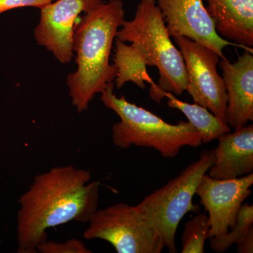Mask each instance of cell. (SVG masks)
I'll return each instance as SVG.
<instances>
[{
    "label": "cell",
    "mask_w": 253,
    "mask_h": 253,
    "mask_svg": "<svg viewBox=\"0 0 253 253\" xmlns=\"http://www.w3.org/2000/svg\"><path fill=\"white\" fill-rule=\"evenodd\" d=\"M114 83L101 93V100L107 109L112 110L121 121L112 127L115 146L123 149L132 145L151 148L164 158L176 157L185 146L198 148L203 144V136L188 121L178 124L166 123L162 118L144 108L129 102L124 96L114 94Z\"/></svg>",
    "instance_id": "obj_3"
},
{
    "label": "cell",
    "mask_w": 253,
    "mask_h": 253,
    "mask_svg": "<svg viewBox=\"0 0 253 253\" xmlns=\"http://www.w3.org/2000/svg\"><path fill=\"white\" fill-rule=\"evenodd\" d=\"M115 51L113 65L116 68V77L113 83L118 89L128 82L134 83L142 89H146V83L151 86L156 84L148 73L146 67L149 63L142 50L133 44L127 45L116 38Z\"/></svg>",
    "instance_id": "obj_14"
},
{
    "label": "cell",
    "mask_w": 253,
    "mask_h": 253,
    "mask_svg": "<svg viewBox=\"0 0 253 253\" xmlns=\"http://www.w3.org/2000/svg\"><path fill=\"white\" fill-rule=\"evenodd\" d=\"M116 38L142 50L149 66L159 73L158 84L150 88V96L161 103L163 91L181 95L187 86V76L180 51L173 44L162 12L156 0H141L131 21H124Z\"/></svg>",
    "instance_id": "obj_4"
},
{
    "label": "cell",
    "mask_w": 253,
    "mask_h": 253,
    "mask_svg": "<svg viewBox=\"0 0 253 253\" xmlns=\"http://www.w3.org/2000/svg\"><path fill=\"white\" fill-rule=\"evenodd\" d=\"M253 226V206L244 203L240 208L234 226L223 235L210 238V247L215 253L226 252Z\"/></svg>",
    "instance_id": "obj_16"
},
{
    "label": "cell",
    "mask_w": 253,
    "mask_h": 253,
    "mask_svg": "<svg viewBox=\"0 0 253 253\" xmlns=\"http://www.w3.org/2000/svg\"><path fill=\"white\" fill-rule=\"evenodd\" d=\"M156 2L171 38L185 37L197 42L213 50L221 59L225 58L223 49L226 46L248 50L219 36L203 0H157Z\"/></svg>",
    "instance_id": "obj_10"
},
{
    "label": "cell",
    "mask_w": 253,
    "mask_h": 253,
    "mask_svg": "<svg viewBox=\"0 0 253 253\" xmlns=\"http://www.w3.org/2000/svg\"><path fill=\"white\" fill-rule=\"evenodd\" d=\"M221 38L253 51V0H206Z\"/></svg>",
    "instance_id": "obj_13"
},
{
    "label": "cell",
    "mask_w": 253,
    "mask_h": 253,
    "mask_svg": "<svg viewBox=\"0 0 253 253\" xmlns=\"http://www.w3.org/2000/svg\"><path fill=\"white\" fill-rule=\"evenodd\" d=\"M214 160L208 172L214 179H235L253 170V126H246L218 138Z\"/></svg>",
    "instance_id": "obj_12"
},
{
    "label": "cell",
    "mask_w": 253,
    "mask_h": 253,
    "mask_svg": "<svg viewBox=\"0 0 253 253\" xmlns=\"http://www.w3.org/2000/svg\"><path fill=\"white\" fill-rule=\"evenodd\" d=\"M214 160V149L203 151L199 159L179 175L136 205L169 253H176V233L181 219L186 213L196 212L199 208L193 204V198L201 178Z\"/></svg>",
    "instance_id": "obj_5"
},
{
    "label": "cell",
    "mask_w": 253,
    "mask_h": 253,
    "mask_svg": "<svg viewBox=\"0 0 253 253\" xmlns=\"http://www.w3.org/2000/svg\"><path fill=\"white\" fill-rule=\"evenodd\" d=\"M100 184L90 171L58 166L35 176L21 195L17 214L18 253H36L50 228L88 223L98 210Z\"/></svg>",
    "instance_id": "obj_1"
},
{
    "label": "cell",
    "mask_w": 253,
    "mask_h": 253,
    "mask_svg": "<svg viewBox=\"0 0 253 253\" xmlns=\"http://www.w3.org/2000/svg\"><path fill=\"white\" fill-rule=\"evenodd\" d=\"M161 97L168 98V106L171 109L180 111L187 118L188 121L202 134L203 144H208L218 139L226 133L231 131V127L223 122L208 109L197 104H189L176 99L172 93L163 91Z\"/></svg>",
    "instance_id": "obj_15"
},
{
    "label": "cell",
    "mask_w": 253,
    "mask_h": 253,
    "mask_svg": "<svg viewBox=\"0 0 253 253\" xmlns=\"http://www.w3.org/2000/svg\"><path fill=\"white\" fill-rule=\"evenodd\" d=\"M54 0H0V14L21 7H38L40 9Z\"/></svg>",
    "instance_id": "obj_19"
},
{
    "label": "cell",
    "mask_w": 253,
    "mask_h": 253,
    "mask_svg": "<svg viewBox=\"0 0 253 253\" xmlns=\"http://www.w3.org/2000/svg\"><path fill=\"white\" fill-rule=\"evenodd\" d=\"M102 0H57L41 9L39 23L34 31L38 44L66 64L73 57V36L81 13H87L103 4Z\"/></svg>",
    "instance_id": "obj_8"
},
{
    "label": "cell",
    "mask_w": 253,
    "mask_h": 253,
    "mask_svg": "<svg viewBox=\"0 0 253 253\" xmlns=\"http://www.w3.org/2000/svg\"><path fill=\"white\" fill-rule=\"evenodd\" d=\"M226 94V124L235 130L253 121V55L244 50L237 61L226 58L219 62Z\"/></svg>",
    "instance_id": "obj_11"
},
{
    "label": "cell",
    "mask_w": 253,
    "mask_h": 253,
    "mask_svg": "<svg viewBox=\"0 0 253 253\" xmlns=\"http://www.w3.org/2000/svg\"><path fill=\"white\" fill-rule=\"evenodd\" d=\"M236 251L239 253H253V226L236 244Z\"/></svg>",
    "instance_id": "obj_20"
},
{
    "label": "cell",
    "mask_w": 253,
    "mask_h": 253,
    "mask_svg": "<svg viewBox=\"0 0 253 253\" xmlns=\"http://www.w3.org/2000/svg\"><path fill=\"white\" fill-rule=\"evenodd\" d=\"M38 253H91L83 241L79 239L68 240L66 242L59 243L48 241L46 240L38 247Z\"/></svg>",
    "instance_id": "obj_18"
},
{
    "label": "cell",
    "mask_w": 253,
    "mask_h": 253,
    "mask_svg": "<svg viewBox=\"0 0 253 253\" xmlns=\"http://www.w3.org/2000/svg\"><path fill=\"white\" fill-rule=\"evenodd\" d=\"M88 224L84 239L104 240L118 253H161L165 248L136 206L118 203L98 209Z\"/></svg>",
    "instance_id": "obj_6"
},
{
    "label": "cell",
    "mask_w": 253,
    "mask_h": 253,
    "mask_svg": "<svg viewBox=\"0 0 253 253\" xmlns=\"http://www.w3.org/2000/svg\"><path fill=\"white\" fill-rule=\"evenodd\" d=\"M253 184V172L235 179L202 176L196 194L209 214V239L226 234L234 226L240 208L252 193Z\"/></svg>",
    "instance_id": "obj_9"
},
{
    "label": "cell",
    "mask_w": 253,
    "mask_h": 253,
    "mask_svg": "<svg viewBox=\"0 0 253 253\" xmlns=\"http://www.w3.org/2000/svg\"><path fill=\"white\" fill-rule=\"evenodd\" d=\"M209 217L200 213L185 224L181 236L182 253H204L205 244L209 239Z\"/></svg>",
    "instance_id": "obj_17"
},
{
    "label": "cell",
    "mask_w": 253,
    "mask_h": 253,
    "mask_svg": "<svg viewBox=\"0 0 253 253\" xmlns=\"http://www.w3.org/2000/svg\"><path fill=\"white\" fill-rule=\"evenodd\" d=\"M185 64L187 86L195 104L210 110L226 123L227 94L224 80L217 72L220 56L213 50L185 37H174Z\"/></svg>",
    "instance_id": "obj_7"
},
{
    "label": "cell",
    "mask_w": 253,
    "mask_h": 253,
    "mask_svg": "<svg viewBox=\"0 0 253 253\" xmlns=\"http://www.w3.org/2000/svg\"><path fill=\"white\" fill-rule=\"evenodd\" d=\"M122 0H109L78 18L73 36L77 70L67 78L72 104L81 113L95 95L114 82L116 68L110 64L113 42L125 21Z\"/></svg>",
    "instance_id": "obj_2"
}]
</instances>
